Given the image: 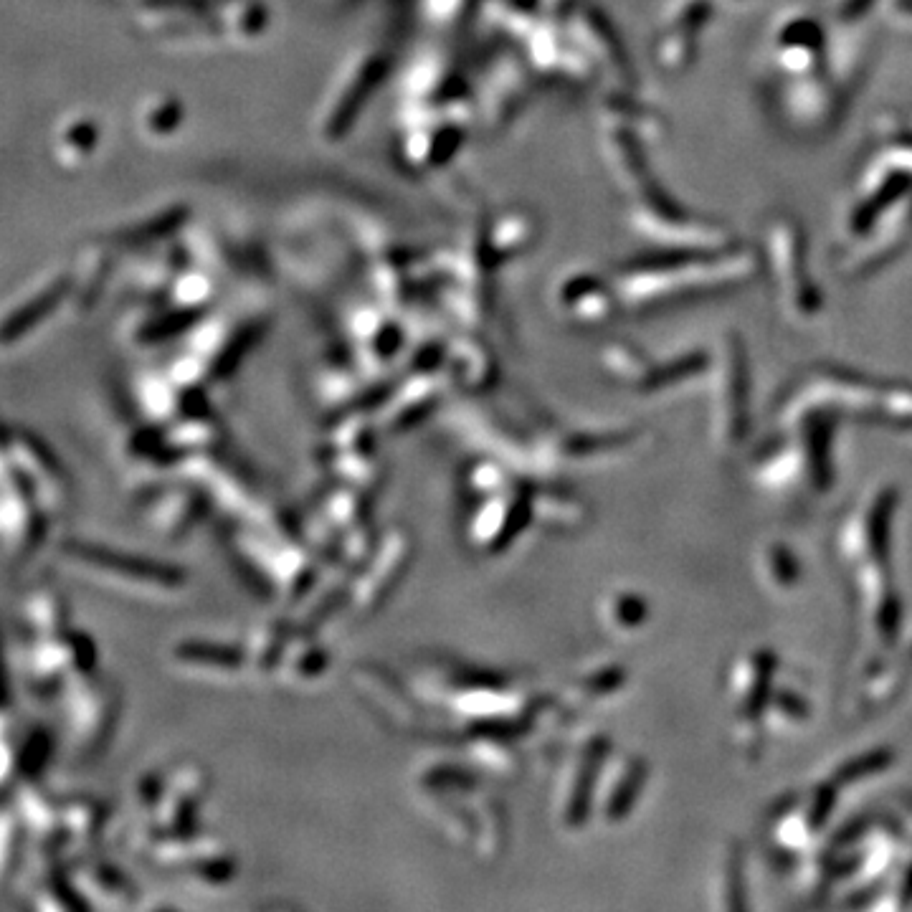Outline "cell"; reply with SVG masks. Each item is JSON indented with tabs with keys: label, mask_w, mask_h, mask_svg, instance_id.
<instances>
[{
	"label": "cell",
	"mask_w": 912,
	"mask_h": 912,
	"mask_svg": "<svg viewBox=\"0 0 912 912\" xmlns=\"http://www.w3.org/2000/svg\"><path fill=\"white\" fill-rule=\"evenodd\" d=\"M18 839V821L11 811H0V877L8 874L11 859L16 854Z\"/></svg>",
	"instance_id": "cell-3"
},
{
	"label": "cell",
	"mask_w": 912,
	"mask_h": 912,
	"mask_svg": "<svg viewBox=\"0 0 912 912\" xmlns=\"http://www.w3.org/2000/svg\"><path fill=\"white\" fill-rule=\"evenodd\" d=\"M763 565L771 576V586H781L783 591H788V586H796L798 563L793 555L783 550V545H773V550H768L763 558Z\"/></svg>",
	"instance_id": "cell-1"
},
{
	"label": "cell",
	"mask_w": 912,
	"mask_h": 912,
	"mask_svg": "<svg viewBox=\"0 0 912 912\" xmlns=\"http://www.w3.org/2000/svg\"><path fill=\"white\" fill-rule=\"evenodd\" d=\"M13 773H21V743H13L11 725L0 717V783Z\"/></svg>",
	"instance_id": "cell-2"
}]
</instances>
